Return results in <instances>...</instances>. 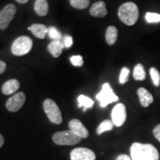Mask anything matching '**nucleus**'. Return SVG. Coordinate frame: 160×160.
Segmentation results:
<instances>
[{"label":"nucleus","instance_id":"5","mask_svg":"<svg viewBox=\"0 0 160 160\" xmlns=\"http://www.w3.org/2000/svg\"><path fill=\"white\" fill-rule=\"evenodd\" d=\"M44 111L47 114L48 117L51 122L59 125L62 122L61 111L53 100L51 99H47L43 102Z\"/></svg>","mask_w":160,"mask_h":160},{"label":"nucleus","instance_id":"24","mask_svg":"<svg viewBox=\"0 0 160 160\" xmlns=\"http://www.w3.org/2000/svg\"><path fill=\"white\" fill-rule=\"evenodd\" d=\"M49 37L52 40H62V35L60 33V31L58 30L57 28L51 26L48 28V33Z\"/></svg>","mask_w":160,"mask_h":160},{"label":"nucleus","instance_id":"31","mask_svg":"<svg viewBox=\"0 0 160 160\" xmlns=\"http://www.w3.org/2000/svg\"><path fill=\"white\" fill-rule=\"evenodd\" d=\"M6 70V63L5 62L0 60V74L3 73Z\"/></svg>","mask_w":160,"mask_h":160},{"label":"nucleus","instance_id":"12","mask_svg":"<svg viewBox=\"0 0 160 160\" xmlns=\"http://www.w3.org/2000/svg\"><path fill=\"white\" fill-rule=\"evenodd\" d=\"M90 13L94 17H105L108 14L105 3L103 1H99L93 4L90 8Z\"/></svg>","mask_w":160,"mask_h":160},{"label":"nucleus","instance_id":"14","mask_svg":"<svg viewBox=\"0 0 160 160\" xmlns=\"http://www.w3.org/2000/svg\"><path fill=\"white\" fill-rule=\"evenodd\" d=\"M64 48V44L62 40H52L48 45V51L53 57L57 58L61 55Z\"/></svg>","mask_w":160,"mask_h":160},{"label":"nucleus","instance_id":"22","mask_svg":"<svg viewBox=\"0 0 160 160\" xmlns=\"http://www.w3.org/2000/svg\"><path fill=\"white\" fill-rule=\"evenodd\" d=\"M70 3L75 8L82 10L88 7L90 0H70Z\"/></svg>","mask_w":160,"mask_h":160},{"label":"nucleus","instance_id":"18","mask_svg":"<svg viewBox=\"0 0 160 160\" xmlns=\"http://www.w3.org/2000/svg\"><path fill=\"white\" fill-rule=\"evenodd\" d=\"M118 38V30L114 26H109L105 33V39L109 45H113L117 42Z\"/></svg>","mask_w":160,"mask_h":160},{"label":"nucleus","instance_id":"13","mask_svg":"<svg viewBox=\"0 0 160 160\" xmlns=\"http://www.w3.org/2000/svg\"><path fill=\"white\" fill-rule=\"evenodd\" d=\"M137 94L139 96V102L142 107L147 108L152 102H153L154 99H153V96L147 89L144 88H139L137 90Z\"/></svg>","mask_w":160,"mask_h":160},{"label":"nucleus","instance_id":"9","mask_svg":"<svg viewBox=\"0 0 160 160\" xmlns=\"http://www.w3.org/2000/svg\"><path fill=\"white\" fill-rule=\"evenodd\" d=\"M26 97L23 92H19L10 97L6 102L5 106L11 112H17L22 108L25 102Z\"/></svg>","mask_w":160,"mask_h":160},{"label":"nucleus","instance_id":"26","mask_svg":"<svg viewBox=\"0 0 160 160\" xmlns=\"http://www.w3.org/2000/svg\"><path fill=\"white\" fill-rule=\"evenodd\" d=\"M145 19L148 23H158L160 22V14L157 13L148 12L145 14Z\"/></svg>","mask_w":160,"mask_h":160},{"label":"nucleus","instance_id":"6","mask_svg":"<svg viewBox=\"0 0 160 160\" xmlns=\"http://www.w3.org/2000/svg\"><path fill=\"white\" fill-rule=\"evenodd\" d=\"M97 99L99 102L102 108H105L109 104L119 100V97L113 93L109 83L106 82L102 85V91L97 95Z\"/></svg>","mask_w":160,"mask_h":160},{"label":"nucleus","instance_id":"19","mask_svg":"<svg viewBox=\"0 0 160 160\" xmlns=\"http://www.w3.org/2000/svg\"><path fill=\"white\" fill-rule=\"evenodd\" d=\"M133 76L137 81H143L146 78V72L144 66L141 63L137 64L133 69Z\"/></svg>","mask_w":160,"mask_h":160},{"label":"nucleus","instance_id":"16","mask_svg":"<svg viewBox=\"0 0 160 160\" xmlns=\"http://www.w3.org/2000/svg\"><path fill=\"white\" fill-rule=\"evenodd\" d=\"M28 30L36 37L42 39L45 38V36L48 33V28L42 24H33L28 27Z\"/></svg>","mask_w":160,"mask_h":160},{"label":"nucleus","instance_id":"30","mask_svg":"<svg viewBox=\"0 0 160 160\" xmlns=\"http://www.w3.org/2000/svg\"><path fill=\"white\" fill-rule=\"evenodd\" d=\"M116 160H132V159L127 154H120L117 157Z\"/></svg>","mask_w":160,"mask_h":160},{"label":"nucleus","instance_id":"20","mask_svg":"<svg viewBox=\"0 0 160 160\" xmlns=\"http://www.w3.org/2000/svg\"><path fill=\"white\" fill-rule=\"evenodd\" d=\"M78 102H79V107L83 108V111H85L87 109L91 108L93 107L94 102L91 98L86 97L85 95H80L78 97Z\"/></svg>","mask_w":160,"mask_h":160},{"label":"nucleus","instance_id":"10","mask_svg":"<svg viewBox=\"0 0 160 160\" xmlns=\"http://www.w3.org/2000/svg\"><path fill=\"white\" fill-rule=\"evenodd\" d=\"M70 157L71 160H95L96 154L87 148H77L71 152Z\"/></svg>","mask_w":160,"mask_h":160},{"label":"nucleus","instance_id":"21","mask_svg":"<svg viewBox=\"0 0 160 160\" xmlns=\"http://www.w3.org/2000/svg\"><path fill=\"white\" fill-rule=\"evenodd\" d=\"M113 128V123L111 120L106 119L105 121H103L98 126L97 130V133L98 135L102 134L105 131H111Z\"/></svg>","mask_w":160,"mask_h":160},{"label":"nucleus","instance_id":"11","mask_svg":"<svg viewBox=\"0 0 160 160\" xmlns=\"http://www.w3.org/2000/svg\"><path fill=\"white\" fill-rule=\"evenodd\" d=\"M68 125L70 130L82 139H86L88 137L89 132L80 120L77 119H72L70 121Z\"/></svg>","mask_w":160,"mask_h":160},{"label":"nucleus","instance_id":"15","mask_svg":"<svg viewBox=\"0 0 160 160\" xmlns=\"http://www.w3.org/2000/svg\"><path fill=\"white\" fill-rule=\"evenodd\" d=\"M19 82L17 79H10L5 82L2 88V93L5 95H11L16 93L19 88Z\"/></svg>","mask_w":160,"mask_h":160},{"label":"nucleus","instance_id":"1","mask_svg":"<svg viewBox=\"0 0 160 160\" xmlns=\"http://www.w3.org/2000/svg\"><path fill=\"white\" fill-rule=\"evenodd\" d=\"M132 160H159L158 150L151 144L134 142L131 147Z\"/></svg>","mask_w":160,"mask_h":160},{"label":"nucleus","instance_id":"33","mask_svg":"<svg viewBox=\"0 0 160 160\" xmlns=\"http://www.w3.org/2000/svg\"><path fill=\"white\" fill-rule=\"evenodd\" d=\"M16 1H17L18 3H20V4H25V3H27L29 1V0H16Z\"/></svg>","mask_w":160,"mask_h":160},{"label":"nucleus","instance_id":"8","mask_svg":"<svg viewBox=\"0 0 160 160\" xmlns=\"http://www.w3.org/2000/svg\"><path fill=\"white\" fill-rule=\"evenodd\" d=\"M112 122L113 125L120 127L125 123L127 118V111L125 105L122 103H119L114 106L111 112Z\"/></svg>","mask_w":160,"mask_h":160},{"label":"nucleus","instance_id":"28","mask_svg":"<svg viewBox=\"0 0 160 160\" xmlns=\"http://www.w3.org/2000/svg\"><path fill=\"white\" fill-rule=\"evenodd\" d=\"M62 41L64 46H65V48H69L73 45V38L69 35L64 36Z\"/></svg>","mask_w":160,"mask_h":160},{"label":"nucleus","instance_id":"3","mask_svg":"<svg viewBox=\"0 0 160 160\" xmlns=\"http://www.w3.org/2000/svg\"><path fill=\"white\" fill-rule=\"evenodd\" d=\"M53 142L58 145H74L81 141L82 138L71 130L55 133L52 137Z\"/></svg>","mask_w":160,"mask_h":160},{"label":"nucleus","instance_id":"25","mask_svg":"<svg viewBox=\"0 0 160 160\" xmlns=\"http://www.w3.org/2000/svg\"><path fill=\"white\" fill-rule=\"evenodd\" d=\"M129 75H130V69L127 67H123L121 70L119 75V82L121 85H124L128 81L129 79Z\"/></svg>","mask_w":160,"mask_h":160},{"label":"nucleus","instance_id":"29","mask_svg":"<svg viewBox=\"0 0 160 160\" xmlns=\"http://www.w3.org/2000/svg\"><path fill=\"white\" fill-rule=\"evenodd\" d=\"M153 133L156 139L160 142V124H158L154 128H153Z\"/></svg>","mask_w":160,"mask_h":160},{"label":"nucleus","instance_id":"17","mask_svg":"<svg viewBox=\"0 0 160 160\" xmlns=\"http://www.w3.org/2000/svg\"><path fill=\"white\" fill-rule=\"evenodd\" d=\"M48 3L47 0H36L34 3L35 12L40 17H44L48 13Z\"/></svg>","mask_w":160,"mask_h":160},{"label":"nucleus","instance_id":"32","mask_svg":"<svg viewBox=\"0 0 160 160\" xmlns=\"http://www.w3.org/2000/svg\"><path fill=\"white\" fill-rule=\"evenodd\" d=\"M4 142H5V140H4V138L2 134H0V148H2V146L4 145Z\"/></svg>","mask_w":160,"mask_h":160},{"label":"nucleus","instance_id":"2","mask_svg":"<svg viewBox=\"0 0 160 160\" xmlns=\"http://www.w3.org/2000/svg\"><path fill=\"white\" fill-rule=\"evenodd\" d=\"M119 19L126 25L131 26L137 23L139 17V11L137 5L133 2H125L118 10Z\"/></svg>","mask_w":160,"mask_h":160},{"label":"nucleus","instance_id":"27","mask_svg":"<svg viewBox=\"0 0 160 160\" xmlns=\"http://www.w3.org/2000/svg\"><path fill=\"white\" fill-rule=\"evenodd\" d=\"M70 60H71L72 65L76 66V67H81L83 65L82 57L80 55L73 56V57L70 58Z\"/></svg>","mask_w":160,"mask_h":160},{"label":"nucleus","instance_id":"7","mask_svg":"<svg viewBox=\"0 0 160 160\" xmlns=\"http://www.w3.org/2000/svg\"><path fill=\"white\" fill-rule=\"evenodd\" d=\"M17 12L16 6L8 4L0 11V30H5L8 27Z\"/></svg>","mask_w":160,"mask_h":160},{"label":"nucleus","instance_id":"4","mask_svg":"<svg viewBox=\"0 0 160 160\" xmlns=\"http://www.w3.org/2000/svg\"><path fill=\"white\" fill-rule=\"evenodd\" d=\"M33 46V41L27 36H22L16 39L12 44L11 52L13 55L20 57L27 54L31 51Z\"/></svg>","mask_w":160,"mask_h":160},{"label":"nucleus","instance_id":"23","mask_svg":"<svg viewBox=\"0 0 160 160\" xmlns=\"http://www.w3.org/2000/svg\"><path fill=\"white\" fill-rule=\"evenodd\" d=\"M150 75L153 81V85L156 87H159L160 85V73L156 68H151L150 69Z\"/></svg>","mask_w":160,"mask_h":160}]
</instances>
